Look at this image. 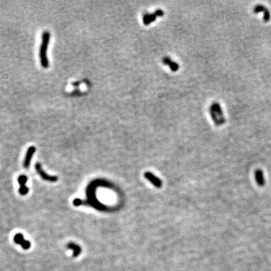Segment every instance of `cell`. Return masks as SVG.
<instances>
[{
  "instance_id": "6da1fadb",
  "label": "cell",
  "mask_w": 271,
  "mask_h": 271,
  "mask_svg": "<svg viewBox=\"0 0 271 271\" xmlns=\"http://www.w3.org/2000/svg\"><path fill=\"white\" fill-rule=\"evenodd\" d=\"M50 35L47 31H45L42 35V41L40 46L39 56L40 63L44 68H47L49 66V59L47 57V49L50 42Z\"/></svg>"
},
{
  "instance_id": "7a4b0ae2",
  "label": "cell",
  "mask_w": 271,
  "mask_h": 271,
  "mask_svg": "<svg viewBox=\"0 0 271 271\" xmlns=\"http://www.w3.org/2000/svg\"><path fill=\"white\" fill-rule=\"evenodd\" d=\"M210 114L216 126H220L225 123V119L223 116L222 107L219 103L215 102L210 106Z\"/></svg>"
},
{
  "instance_id": "3957f363",
  "label": "cell",
  "mask_w": 271,
  "mask_h": 271,
  "mask_svg": "<svg viewBox=\"0 0 271 271\" xmlns=\"http://www.w3.org/2000/svg\"><path fill=\"white\" fill-rule=\"evenodd\" d=\"M35 169L40 176L45 181H50V182H55L58 180V177L56 176H50L48 175L46 173L44 172V170L42 169V165L39 162H37L35 165Z\"/></svg>"
},
{
  "instance_id": "277c9868",
  "label": "cell",
  "mask_w": 271,
  "mask_h": 271,
  "mask_svg": "<svg viewBox=\"0 0 271 271\" xmlns=\"http://www.w3.org/2000/svg\"><path fill=\"white\" fill-rule=\"evenodd\" d=\"M164 12L161 10H158L153 13H146L143 16V23L145 25H148L154 21L158 17H162Z\"/></svg>"
},
{
  "instance_id": "5b68a950",
  "label": "cell",
  "mask_w": 271,
  "mask_h": 271,
  "mask_svg": "<svg viewBox=\"0 0 271 271\" xmlns=\"http://www.w3.org/2000/svg\"><path fill=\"white\" fill-rule=\"evenodd\" d=\"M14 242L21 246L22 248L25 250L29 249L31 247V243L23 238V235L21 234H17L14 236Z\"/></svg>"
},
{
  "instance_id": "8992f818",
  "label": "cell",
  "mask_w": 271,
  "mask_h": 271,
  "mask_svg": "<svg viewBox=\"0 0 271 271\" xmlns=\"http://www.w3.org/2000/svg\"><path fill=\"white\" fill-rule=\"evenodd\" d=\"M27 180H28L27 176L24 175L20 176L18 178V183L20 185L19 193L21 195H25L28 193L29 190L26 186V183L27 182Z\"/></svg>"
},
{
  "instance_id": "52a82bcc",
  "label": "cell",
  "mask_w": 271,
  "mask_h": 271,
  "mask_svg": "<svg viewBox=\"0 0 271 271\" xmlns=\"http://www.w3.org/2000/svg\"><path fill=\"white\" fill-rule=\"evenodd\" d=\"M35 151H36V148L34 146H31L28 148V150L27 152V154H26V156H25L24 162H23V166H24L25 168H28L30 167V163H31V160H32Z\"/></svg>"
},
{
  "instance_id": "ba28073f",
  "label": "cell",
  "mask_w": 271,
  "mask_h": 271,
  "mask_svg": "<svg viewBox=\"0 0 271 271\" xmlns=\"http://www.w3.org/2000/svg\"><path fill=\"white\" fill-rule=\"evenodd\" d=\"M144 176L147 180H148L154 187L156 188H161L162 186L161 181L158 178V177L154 176L153 173L150 172H146L144 173Z\"/></svg>"
},
{
  "instance_id": "9c48e42d",
  "label": "cell",
  "mask_w": 271,
  "mask_h": 271,
  "mask_svg": "<svg viewBox=\"0 0 271 271\" xmlns=\"http://www.w3.org/2000/svg\"><path fill=\"white\" fill-rule=\"evenodd\" d=\"M255 179L259 187H264L265 184V180L264 173L261 169H257L255 172Z\"/></svg>"
},
{
  "instance_id": "30bf717a",
  "label": "cell",
  "mask_w": 271,
  "mask_h": 271,
  "mask_svg": "<svg viewBox=\"0 0 271 271\" xmlns=\"http://www.w3.org/2000/svg\"><path fill=\"white\" fill-rule=\"evenodd\" d=\"M162 62L165 65H168L173 72H176L179 69V65L172 60L169 57H164L163 59H162Z\"/></svg>"
},
{
  "instance_id": "8fae6325",
  "label": "cell",
  "mask_w": 271,
  "mask_h": 271,
  "mask_svg": "<svg viewBox=\"0 0 271 271\" xmlns=\"http://www.w3.org/2000/svg\"><path fill=\"white\" fill-rule=\"evenodd\" d=\"M67 247L69 249H72L74 251V254H73V256L75 257H77L78 255L81 253V251L82 249L81 247L74 242H70L67 244Z\"/></svg>"
},
{
  "instance_id": "7c38bea8",
  "label": "cell",
  "mask_w": 271,
  "mask_h": 271,
  "mask_svg": "<svg viewBox=\"0 0 271 271\" xmlns=\"http://www.w3.org/2000/svg\"><path fill=\"white\" fill-rule=\"evenodd\" d=\"M260 11H265V15H264V20L265 21H269V20L270 19V14H269V11H268V10L266 8V7H264V6L262 5H257L254 8V12L255 13H259Z\"/></svg>"
},
{
  "instance_id": "4fadbf2b",
  "label": "cell",
  "mask_w": 271,
  "mask_h": 271,
  "mask_svg": "<svg viewBox=\"0 0 271 271\" xmlns=\"http://www.w3.org/2000/svg\"><path fill=\"white\" fill-rule=\"evenodd\" d=\"M82 203V201L79 199H75L74 201V204L75 206H79Z\"/></svg>"
}]
</instances>
